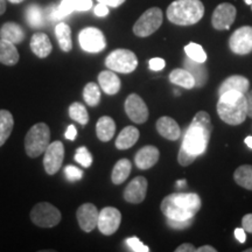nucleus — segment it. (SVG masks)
Segmentation results:
<instances>
[{"label": "nucleus", "instance_id": "8", "mask_svg": "<svg viewBox=\"0 0 252 252\" xmlns=\"http://www.w3.org/2000/svg\"><path fill=\"white\" fill-rule=\"evenodd\" d=\"M162 24V12L158 7L149 8L144 14L135 21L133 26V33L139 37H146L152 35L159 30Z\"/></svg>", "mask_w": 252, "mask_h": 252}, {"label": "nucleus", "instance_id": "49", "mask_svg": "<svg viewBox=\"0 0 252 252\" xmlns=\"http://www.w3.org/2000/svg\"><path fill=\"white\" fill-rule=\"evenodd\" d=\"M245 99H247V108H248V117L252 118V90L248 91L245 94Z\"/></svg>", "mask_w": 252, "mask_h": 252}, {"label": "nucleus", "instance_id": "19", "mask_svg": "<svg viewBox=\"0 0 252 252\" xmlns=\"http://www.w3.org/2000/svg\"><path fill=\"white\" fill-rule=\"evenodd\" d=\"M157 131L163 138L172 141L178 140L181 135L180 126H179V124L174 119L168 117V116H163V117L158 119Z\"/></svg>", "mask_w": 252, "mask_h": 252}, {"label": "nucleus", "instance_id": "17", "mask_svg": "<svg viewBox=\"0 0 252 252\" xmlns=\"http://www.w3.org/2000/svg\"><path fill=\"white\" fill-rule=\"evenodd\" d=\"M147 180L144 176H137L126 186L124 190L125 201L130 203H141L146 197Z\"/></svg>", "mask_w": 252, "mask_h": 252}, {"label": "nucleus", "instance_id": "30", "mask_svg": "<svg viewBox=\"0 0 252 252\" xmlns=\"http://www.w3.org/2000/svg\"><path fill=\"white\" fill-rule=\"evenodd\" d=\"M132 169L131 161L128 159H121L112 169L111 180L115 185H122L128 178Z\"/></svg>", "mask_w": 252, "mask_h": 252}, {"label": "nucleus", "instance_id": "28", "mask_svg": "<svg viewBox=\"0 0 252 252\" xmlns=\"http://www.w3.org/2000/svg\"><path fill=\"white\" fill-rule=\"evenodd\" d=\"M14 119L12 113L7 110H0V147L6 143L12 133Z\"/></svg>", "mask_w": 252, "mask_h": 252}, {"label": "nucleus", "instance_id": "44", "mask_svg": "<svg viewBox=\"0 0 252 252\" xmlns=\"http://www.w3.org/2000/svg\"><path fill=\"white\" fill-rule=\"evenodd\" d=\"M242 225H243L245 232L252 234V214H248L242 219Z\"/></svg>", "mask_w": 252, "mask_h": 252}, {"label": "nucleus", "instance_id": "11", "mask_svg": "<svg viewBox=\"0 0 252 252\" xmlns=\"http://www.w3.org/2000/svg\"><path fill=\"white\" fill-rule=\"evenodd\" d=\"M231 52L237 55H247L252 52V27L243 26L236 30L229 39Z\"/></svg>", "mask_w": 252, "mask_h": 252}, {"label": "nucleus", "instance_id": "26", "mask_svg": "<svg viewBox=\"0 0 252 252\" xmlns=\"http://www.w3.org/2000/svg\"><path fill=\"white\" fill-rule=\"evenodd\" d=\"M116 132L115 121L109 116H103L98 119L96 124V133L100 141H110Z\"/></svg>", "mask_w": 252, "mask_h": 252}, {"label": "nucleus", "instance_id": "40", "mask_svg": "<svg viewBox=\"0 0 252 252\" xmlns=\"http://www.w3.org/2000/svg\"><path fill=\"white\" fill-rule=\"evenodd\" d=\"M196 158L197 157H195V156H193V154H190L189 152H187V151H186L184 147L181 146L180 152H179V157H178L179 163H180L181 166L186 167V166L191 165V163L194 162V160L196 159Z\"/></svg>", "mask_w": 252, "mask_h": 252}, {"label": "nucleus", "instance_id": "39", "mask_svg": "<svg viewBox=\"0 0 252 252\" xmlns=\"http://www.w3.org/2000/svg\"><path fill=\"white\" fill-rule=\"evenodd\" d=\"M64 174L67 180L69 181H78L81 180L82 176H83V173H82L81 169H78L77 167L75 166H67L64 168Z\"/></svg>", "mask_w": 252, "mask_h": 252}, {"label": "nucleus", "instance_id": "23", "mask_svg": "<svg viewBox=\"0 0 252 252\" xmlns=\"http://www.w3.org/2000/svg\"><path fill=\"white\" fill-rule=\"evenodd\" d=\"M98 82L102 90L108 94H116L121 90V80L115 74V71L112 70H105L100 72L98 75Z\"/></svg>", "mask_w": 252, "mask_h": 252}, {"label": "nucleus", "instance_id": "41", "mask_svg": "<svg viewBox=\"0 0 252 252\" xmlns=\"http://www.w3.org/2000/svg\"><path fill=\"white\" fill-rule=\"evenodd\" d=\"M191 223H193V219L187 220H173L167 219V224H168L173 229H180V230L186 229V228H188Z\"/></svg>", "mask_w": 252, "mask_h": 252}, {"label": "nucleus", "instance_id": "36", "mask_svg": "<svg viewBox=\"0 0 252 252\" xmlns=\"http://www.w3.org/2000/svg\"><path fill=\"white\" fill-rule=\"evenodd\" d=\"M185 52L187 58L194 60V61L201 63H204L207 61V53L204 52L202 46L198 45V43H188V45L185 47Z\"/></svg>", "mask_w": 252, "mask_h": 252}, {"label": "nucleus", "instance_id": "42", "mask_svg": "<svg viewBox=\"0 0 252 252\" xmlns=\"http://www.w3.org/2000/svg\"><path fill=\"white\" fill-rule=\"evenodd\" d=\"M166 65V62L163 59H160V58H154V59H151L150 62H149V67L150 69H152L154 71H160L162 70L163 68H165Z\"/></svg>", "mask_w": 252, "mask_h": 252}, {"label": "nucleus", "instance_id": "37", "mask_svg": "<svg viewBox=\"0 0 252 252\" xmlns=\"http://www.w3.org/2000/svg\"><path fill=\"white\" fill-rule=\"evenodd\" d=\"M75 160L82 165L83 167L91 166L93 163V157H91V153L88 151L87 147H80V149L76 150V153H75Z\"/></svg>", "mask_w": 252, "mask_h": 252}, {"label": "nucleus", "instance_id": "34", "mask_svg": "<svg viewBox=\"0 0 252 252\" xmlns=\"http://www.w3.org/2000/svg\"><path fill=\"white\" fill-rule=\"evenodd\" d=\"M83 98L90 106H97L100 102V89L94 82L88 83L83 89Z\"/></svg>", "mask_w": 252, "mask_h": 252}, {"label": "nucleus", "instance_id": "47", "mask_svg": "<svg viewBox=\"0 0 252 252\" xmlns=\"http://www.w3.org/2000/svg\"><path fill=\"white\" fill-rule=\"evenodd\" d=\"M195 251H196V249H195L194 245L190 243L181 244L180 247L175 249V252H195Z\"/></svg>", "mask_w": 252, "mask_h": 252}, {"label": "nucleus", "instance_id": "13", "mask_svg": "<svg viewBox=\"0 0 252 252\" xmlns=\"http://www.w3.org/2000/svg\"><path fill=\"white\" fill-rule=\"evenodd\" d=\"M63 159H64V146L61 141H54L49 144L45 151V158H43V166H45L46 173L49 175H54L61 168Z\"/></svg>", "mask_w": 252, "mask_h": 252}, {"label": "nucleus", "instance_id": "53", "mask_svg": "<svg viewBox=\"0 0 252 252\" xmlns=\"http://www.w3.org/2000/svg\"><path fill=\"white\" fill-rule=\"evenodd\" d=\"M245 144H247L250 149H252V135L251 137H248L247 139H245Z\"/></svg>", "mask_w": 252, "mask_h": 252}, {"label": "nucleus", "instance_id": "31", "mask_svg": "<svg viewBox=\"0 0 252 252\" xmlns=\"http://www.w3.org/2000/svg\"><path fill=\"white\" fill-rule=\"evenodd\" d=\"M55 35L58 37L60 48L65 53L70 52L72 48L70 27L64 23L58 24L55 27Z\"/></svg>", "mask_w": 252, "mask_h": 252}, {"label": "nucleus", "instance_id": "7", "mask_svg": "<svg viewBox=\"0 0 252 252\" xmlns=\"http://www.w3.org/2000/svg\"><path fill=\"white\" fill-rule=\"evenodd\" d=\"M31 220L40 228H53L61 220V213L58 208L48 202H40L33 207Z\"/></svg>", "mask_w": 252, "mask_h": 252}, {"label": "nucleus", "instance_id": "2", "mask_svg": "<svg viewBox=\"0 0 252 252\" xmlns=\"http://www.w3.org/2000/svg\"><path fill=\"white\" fill-rule=\"evenodd\" d=\"M201 209V198L195 193H174L162 200L161 212L166 219L187 220L194 219Z\"/></svg>", "mask_w": 252, "mask_h": 252}, {"label": "nucleus", "instance_id": "33", "mask_svg": "<svg viewBox=\"0 0 252 252\" xmlns=\"http://www.w3.org/2000/svg\"><path fill=\"white\" fill-rule=\"evenodd\" d=\"M236 184L248 190H252V166L243 165L238 167L234 173Z\"/></svg>", "mask_w": 252, "mask_h": 252}, {"label": "nucleus", "instance_id": "18", "mask_svg": "<svg viewBox=\"0 0 252 252\" xmlns=\"http://www.w3.org/2000/svg\"><path fill=\"white\" fill-rule=\"evenodd\" d=\"M160 153L156 146L149 145L138 151L135 154V165L139 169H150L156 165L159 160Z\"/></svg>", "mask_w": 252, "mask_h": 252}, {"label": "nucleus", "instance_id": "22", "mask_svg": "<svg viewBox=\"0 0 252 252\" xmlns=\"http://www.w3.org/2000/svg\"><path fill=\"white\" fill-rule=\"evenodd\" d=\"M250 88V82L247 77L241 76V75H234V76H230L222 82L219 88V94L220 96L222 94L226 93V91L235 90L239 91L242 94H247Z\"/></svg>", "mask_w": 252, "mask_h": 252}, {"label": "nucleus", "instance_id": "57", "mask_svg": "<svg viewBox=\"0 0 252 252\" xmlns=\"http://www.w3.org/2000/svg\"><path fill=\"white\" fill-rule=\"evenodd\" d=\"M251 8H252V4H251Z\"/></svg>", "mask_w": 252, "mask_h": 252}, {"label": "nucleus", "instance_id": "10", "mask_svg": "<svg viewBox=\"0 0 252 252\" xmlns=\"http://www.w3.org/2000/svg\"><path fill=\"white\" fill-rule=\"evenodd\" d=\"M81 48L88 53H99L105 48V36L98 28L87 27L78 35Z\"/></svg>", "mask_w": 252, "mask_h": 252}, {"label": "nucleus", "instance_id": "25", "mask_svg": "<svg viewBox=\"0 0 252 252\" xmlns=\"http://www.w3.org/2000/svg\"><path fill=\"white\" fill-rule=\"evenodd\" d=\"M139 130L134 126H126L116 139V147L118 150H127L139 139Z\"/></svg>", "mask_w": 252, "mask_h": 252}, {"label": "nucleus", "instance_id": "54", "mask_svg": "<svg viewBox=\"0 0 252 252\" xmlns=\"http://www.w3.org/2000/svg\"><path fill=\"white\" fill-rule=\"evenodd\" d=\"M9 2H12V4H20V2H23L24 0H8Z\"/></svg>", "mask_w": 252, "mask_h": 252}, {"label": "nucleus", "instance_id": "20", "mask_svg": "<svg viewBox=\"0 0 252 252\" xmlns=\"http://www.w3.org/2000/svg\"><path fill=\"white\" fill-rule=\"evenodd\" d=\"M31 49L37 58L46 59L53 50L52 42L45 33H35L31 39Z\"/></svg>", "mask_w": 252, "mask_h": 252}, {"label": "nucleus", "instance_id": "4", "mask_svg": "<svg viewBox=\"0 0 252 252\" xmlns=\"http://www.w3.org/2000/svg\"><path fill=\"white\" fill-rule=\"evenodd\" d=\"M204 14V6L200 0H175L167 8V19L179 26L197 24Z\"/></svg>", "mask_w": 252, "mask_h": 252}, {"label": "nucleus", "instance_id": "9", "mask_svg": "<svg viewBox=\"0 0 252 252\" xmlns=\"http://www.w3.org/2000/svg\"><path fill=\"white\" fill-rule=\"evenodd\" d=\"M93 7V0H62L59 6H50L47 9L49 20H62L72 12L89 11Z\"/></svg>", "mask_w": 252, "mask_h": 252}, {"label": "nucleus", "instance_id": "1", "mask_svg": "<svg viewBox=\"0 0 252 252\" xmlns=\"http://www.w3.org/2000/svg\"><path fill=\"white\" fill-rule=\"evenodd\" d=\"M212 132L213 124L209 113L206 111L197 112L186 130L182 147L195 157L202 156L207 151Z\"/></svg>", "mask_w": 252, "mask_h": 252}, {"label": "nucleus", "instance_id": "15", "mask_svg": "<svg viewBox=\"0 0 252 252\" xmlns=\"http://www.w3.org/2000/svg\"><path fill=\"white\" fill-rule=\"evenodd\" d=\"M236 19V7L229 2L220 4L212 17L213 27L217 31L229 30Z\"/></svg>", "mask_w": 252, "mask_h": 252}, {"label": "nucleus", "instance_id": "56", "mask_svg": "<svg viewBox=\"0 0 252 252\" xmlns=\"http://www.w3.org/2000/svg\"><path fill=\"white\" fill-rule=\"evenodd\" d=\"M245 252H252V249H248V250H245Z\"/></svg>", "mask_w": 252, "mask_h": 252}, {"label": "nucleus", "instance_id": "21", "mask_svg": "<svg viewBox=\"0 0 252 252\" xmlns=\"http://www.w3.org/2000/svg\"><path fill=\"white\" fill-rule=\"evenodd\" d=\"M184 67L191 74L195 80V87L202 88L208 81V70L203 63L196 62L194 60L187 58L184 62Z\"/></svg>", "mask_w": 252, "mask_h": 252}, {"label": "nucleus", "instance_id": "29", "mask_svg": "<svg viewBox=\"0 0 252 252\" xmlns=\"http://www.w3.org/2000/svg\"><path fill=\"white\" fill-rule=\"evenodd\" d=\"M169 81L176 86L186 88V89H193L195 88V80L191 74L186 69H174L169 74Z\"/></svg>", "mask_w": 252, "mask_h": 252}, {"label": "nucleus", "instance_id": "52", "mask_svg": "<svg viewBox=\"0 0 252 252\" xmlns=\"http://www.w3.org/2000/svg\"><path fill=\"white\" fill-rule=\"evenodd\" d=\"M186 180H180V181H176V187H179V188H182V187H185L186 186Z\"/></svg>", "mask_w": 252, "mask_h": 252}, {"label": "nucleus", "instance_id": "50", "mask_svg": "<svg viewBox=\"0 0 252 252\" xmlns=\"http://www.w3.org/2000/svg\"><path fill=\"white\" fill-rule=\"evenodd\" d=\"M196 252H216V249L210 247V245H203V247L196 249Z\"/></svg>", "mask_w": 252, "mask_h": 252}, {"label": "nucleus", "instance_id": "38", "mask_svg": "<svg viewBox=\"0 0 252 252\" xmlns=\"http://www.w3.org/2000/svg\"><path fill=\"white\" fill-rule=\"evenodd\" d=\"M126 244L128 245V248L134 252H149L150 248L143 244V242H140L139 238L137 237H131L126 239Z\"/></svg>", "mask_w": 252, "mask_h": 252}, {"label": "nucleus", "instance_id": "6", "mask_svg": "<svg viewBox=\"0 0 252 252\" xmlns=\"http://www.w3.org/2000/svg\"><path fill=\"white\" fill-rule=\"evenodd\" d=\"M105 65L110 70L122 74H130L138 65V59L133 52L128 49H116L105 60Z\"/></svg>", "mask_w": 252, "mask_h": 252}, {"label": "nucleus", "instance_id": "32", "mask_svg": "<svg viewBox=\"0 0 252 252\" xmlns=\"http://www.w3.org/2000/svg\"><path fill=\"white\" fill-rule=\"evenodd\" d=\"M26 20L32 28H40L45 26L46 15L40 6L33 4L26 9Z\"/></svg>", "mask_w": 252, "mask_h": 252}, {"label": "nucleus", "instance_id": "14", "mask_svg": "<svg viewBox=\"0 0 252 252\" xmlns=\"http://www.w3.org/2000/svg\"><path fill=\"white\" fill-rule=\"evenodd\" d=\"M125 112L132 122L143 124L149 118V109L146 103L137 94H131L125 100Z\"/></svg>", "mask_w": 252, "mask_h": 252}, {"label": "nucleus", "instance_id": "55", "mask_svg": "<svg viewBox=\"0 0 252 252\" xmlns=\"http://www.w3.org/2000/svg\"><path fill=\"white\" fill-rule=\"evenodd\" d=\"M245 4H247V5H250V6H251V4H252V0H245Z\"/></svg>", "mask_w": 252, "mask_h": 252}, {"label": "nucleus", "instance_id": "24", "mask_svg": "<svg viewBox=\"0 0 252 252\" xmlns=\"http://www.w3.org/2000/svg\"><path fill=\"white\" fill-rule=\"evenodd\" d=\"M0 39L19 45L25 40V32L15 23H6L0 28Z\"/></svg>", "mask_w": 252, "mask_h": 252}, {"label": "nucleus", "instance_id": "45", "mask_svg": "<svg viewBox=\"0 0 252 252\" xmlns=\"http://www.w3.org/2000/svg\"><path fill=\"white\" fill-rule=\"evenodd\" d=\"M65 138H67L68 140H71L74 141L75 139H76L77 137V131H76V127H75L74 125H69L67 131H65Z\"/></svg>", "mask_w": 252, "mask_h": 252}, {"label": "nucleus", "instance_id": "43", "mask_svg": "<svg viewBox=\"0 0 252 252\" xmlns=\"http://www.w3.org/2000/svg\"><path fill=\"white\" fill-rule=\"evenodd\" d=\"M94 12L97 17H106L109 14V6L98 2V5L94 8Z\"/></svg>", "mask_w": 252, "mask_h": 252}, {"label": "nucleus", "instance_id": "12", "mask_svg": "<svg viewBox=\"0 0 252 252\" xmlns=\"http://www.w3.org/2000/svg\"><path fill=\"white\" fill-rule=\"evenodd\" d=\"M122 223V214L113 207H106L99 212L97 228L105 236H111L119 229Z\"/></svg>", "mask_w": 252, "mask_h": 252}, {"label": "nucleus", "instance_id": "46", "mask_svg": "<svg viewBox=\"0 0 252 252\" xmlns=\"http://www.w3.org/2000/svg\"><path fill=\"white\" fill-rule=\"evenodd\" d=\"M235 237L237 238L239 243H245L247 241V234H245V230L243 228H237L235 230Z\"/></svg>", "mask_w": 252, "mask_h": 252}, {"label": "nucleus", "instance_id": "27", "mask_svg": "<svg viewBox=\"0 0 252 252\" xmlns=\"http://www.w3.org/2000/svg\"><path fill=\"white\" fill-rule=\"evenodd\" d=\"M19 53L14 43L0 39V63L6 65H14L19 62Z\"/></svg>", "mask_w": 252, "mask_h": 252}, {"label": "nucleus", "instance_id": "16", "mask_svg": "<svg viewBox=\"0 0 252 252\" xmlns=\"http://www.w3.org/2000/svg\"><path fill=\"white\" fill-rule=\"evenodd\" d=\"M98 209L93 203L82 204L76 212L78 224H80L81 229L86 232H90L94 229H96L97 223H98Z\"/></svg>", "mask_w": 252, "mask_h": 252}, {"label": "nucleus", "instance_id": "51", "mask_svg": "<svg viewBox=\"0 0 252 252\" xmlns=\"http://www.w3.org/2000/svg\"><path fill=\"white\" fill-rule=\"evenodd\" d=\"M6 11V0H0V15L4 14Z\"/></svg>", "mask_w": 252, "mask_h": 252}, {"label": "nucleus", "instance_id": "35", "mask_svg": "<svg viewBox=\"0 0 252 252\" xmlns=\"http://www.w3.org/2000/svg\"><path fill=\"white\" fill-rule=\"evenodd\" d=\"M69 116L75 122H77L81 125H87L89 122V115H88L87 109L84 108L83 104L75 102L69 106Z\"/></svg>", "mask_w": 252, "mask_h": 252}, {"label": "nucleus", "instance_id": "5", "mask_svg": "<svg viewBox=\"0 0 252 252\" xmlns=\"http://www.w3.org/2000/svg\"><path fill=\"white\" fill-rule=\"evenodd\" d=\"M50 130L45 123L33 125L27 132L25 138V150L28 157L37 158L45 151L50 144Z\"/></svg>", "mask_w": 252, "mask_h": 252}, {"label": "nucleus", "instance_id": "48", "mask_svg": "<svg viewBox=\"0 0 252 252\" xmlns=\"http://www.w3.org/2000/svg\"><path fill=\"white\" fill-rule=\"evenodd\" d=\"M98 2H102V4H105L109 7H118L122 4H124L125 0H97Z\"/></svg>", "mask_w": 252, "mask_h": 252}, {"label": "nucleus", "instance_id": "3", "mask_svg": "<svg viewBox=\"0 0 252 252\" xmlns=\"http://www.w3.org/2000/svg\"><path fill=\"white\" fill-rule=\"evenodd\" d=\"M217 113L226 124L234 126L243 124L248 117L245 94L235 90L222 94L217 102Z\"/></svg>", "mask_w": 252, "mask_h": 252}]
</instances>
